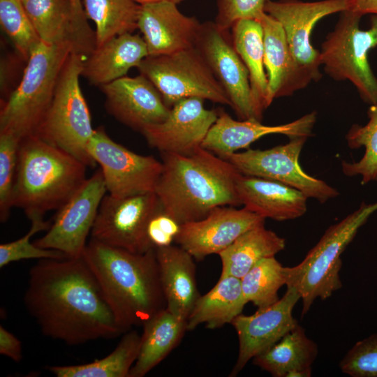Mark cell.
Listing matches in <instances>:
<instances>
[{
  "instance_id": "6da1fadb",
  "label": "cell",
  "mask_w": 377,
  "mask_h": 377,
  "mask_svg": "<svg viewBox=\"0 0 377 377\" xmlns=\"http://www.w3.org/2000/svg\"><path fill=\"white\" fill-rule=\"evenodd\" d=\"M24 302L45 336L68 345L122 334L82 256L40 259L30 269Z\"/></svg>"
},
{
  "instance_id": "7a4b0ae2",
  "label": "cell",
  "mask_w": 377,
  "mask_h": 377,
  "mask_svg": "<svg viewBox=\"0 0 377 377\" xmlns=\"http://www.w3.org/2000/svg\"><path fill=\"white\" fill-rule=\"evenodd\" d=\"M82 257L122 333L166 308L155 249L133 253L91 239Z\"/></svg>"
},
{
  "instance_id": "3957f363",
  "label": "cell",
  "mask_w": 377,
  "mask_h": 377,
  "mask_svg": "<svg viewBox=\"0 0 377 377\" xmlns=\"http://www.w3.org/2000/svg\"><path fill=\"white\" fill-rule=\"evenodd\" d=\"M161 156L154 192L162 209L181 225L202 219L219 207L242 205L237 191L241 173L228 161L202 147L188 154Z\"/></svg>"
},
{
  "instance_id": "277c9868",
  "label": "cell",
  "mask_w": 377,
  "mask_h": 377,
  "mask_svg": "<svg viewBox=\"0 0 377 377\" xmlns=\"http://www.w3.org/2000/svg\"><path fill=\"white\" fill-rule=\"evenodd\" d=\"M87 165L34 135L20 141L13 207L31 221L59 209L83 184Z\"/></svg>"
},
{
  "instance_id": "5b68a950",
  "label": "cell",
  "mask_w": 377,
  "mask_h": 377,
  "mask_svg": "<svg viewBox=\"0 0 377 377\" xmlns=\"http://www.w3.org/2000/svg\"><path fill=\"white\" fill-rule=\"evenodd\" d=\"M72 52L69 44L50 45L42 40L33 49L20 84L1 105L0 132L11 133L20 140L34 134Z\"/></svg>"
},
{
  "instance_id": "8992f818",
  "label": "cell",
  "mask_w": 377,
  "mask_h": 377,
  "mask_svg": "<svg viewBox=\"0 0 377 377\" xmlns=\"http://www.w3.org/2000/svg\"><path fill=\"white\" fill-rule=\"evenodd\" d=\"M377 210V202H363L341 221L329 227L305 258L294 267H284L286 285L293 287L302 302V316L316 299L326 300L342 287L341 255L359 228Z\"/></svg>"
},
{
  "instance_id": "52a82bcc",
  "label": "cell",
  "mask_w": 377,
  "mask_h": 377,
  "mask_svg": "<svg viewBox=\"0 0 377 377\" xmlns=\"http://www.w3.org/2000/svg\"><path fill=\"white\" fill-rule=\"evenodd\" d=\"M85 57L72 52L59 77L52 102L34 135L74 156L87 167L96 165L87 150L94 133L89 110L80 85Z\"/></svg>"
},
{
  "instance_id": "ba28073f",
  "label": "cell",
  "mask_w": 377,
  "mask_h": 377,
  "mask_svg": "<svg viewBox=\"0 0 377 377\" xmlns=\"http://www.w3.org/2000/svg\"><path fill=\"white\" fill-rule=\"evenodd\" d=\"M334 29L321 45L320 61L325 72L336 81H350L362 100L377 103V77L369 62V53L377 46V15L371 17L369 29L362 30V16L345 10Z\"/></svg>"
},
{
  "instance_id": "9c48e42d",
  "label": "cell",
  "mask_w": 377,
  "mask_h": 377,
  "mask_svg": "<svg viewBox=\"0 0 377 377\" xmlns=\"http://www.w3.org/2000/svg\"><path fill=\"white\" fill-rule=\"evenodd\" d=\"M170 108L187 98L231 106L230 99L196 47L170 54L147 56L137 67Z\"/></svg>"
},
{
  "instance_id": "30bf717a",
  "label": "cell",
  "mask_w": 377,
  "mask_h": 377,
  "mask_svg": "<svg viewBox=\"0 0 377 377\" xmlns=\"http://www.w3.org/2000/svg\"><path fill=\"white\" fill-rule=\"evenodd\" d=\"M87 150L100 165L110 195L122 198L154 192L163 164L153 156L136 154L114 142L103 127L94 129Z\"/></svg>"
},
{
  "instance_id": "8fae6325",
  "label": "cell",
  "mask_w": 377,
  "mask_h": 377,
  "mask_svg": "<svg viewBox=\"0 0 377 377\" xmlns=\"http://www.w3.org/2000/svg\"><path fill=\"white\" fill-rule=\"evenodd\" d=\"M307 138H290L285 145L264 150L235 152L225 160L242 175L279 182L323 203L339 193L325 182L309 175L300 165L299 156Z\"/></svg>"
},
{
  "instance_id": "7c38bea8",
  "label": "cell",
  "mask_w": 377,
  "mask_h": 377,
  "mask_svg": "<svg viewBox=\"0 0 377 377\" xmlns=\"http://www.w3.org/2000/svg\"><path fill=\"white\" fill-rule=\"evenodd\" d=\"M161 207L155 192L117 198L103 197L94 223L91 239L133 253H145L151 247L147 228Z\"/></svg>"
},
{
  "instance_id": "4fadbf2b",
  "label": "cell",
  "mask_w": 377,
  "mask_h": 377,
  "mask_svg": "<svg viewBox=\"0 0 377 377\" xmlns=\"http://www.w3.org/2000/svg\"><path fill=\"white\" fill-rule=\"evenodd\" d=\"M106 191L102 172L98 169L57 209L46 234L34 244L61 251L68 258L81 257Z\"/></svg>"
},
{
  "instance_id": "5bb4252c",
  "label": "cell",
  "mask_w": 377,
  "mask_h": 377,
  "mask_svg": "<svg viewBox=\"0 0 377 377\" xmlns=\"http://www.w3.org/2000/svg\"><path fill=\"white\" fill-rule=\"evenodd\" d=\"M347 10V0H266L264 11L283 29L295 59L318 82L322 77L320 51L311 43L312 31L322 18Z\"/></svg>"
},
{
  "instance_id": "9a60e30c",
  "label": "cell",
  "mask_w": 377,
  "mask_h": 377,
  "mask_svg": "<svg viewBox=\"0 0 377 377\" xmlns=\"http://www.w3.org/2000/svg\"><path fill=\"white\" fill-rule=\"evenodd\" d=\"M226 92L231 108L241 120L259 119L256 114L247 68L215 22L202 24L195 46Z\"/></svg>"
},
{
  "instance_id": "2e32d148",
  "label": "cell",
  "mask_w": 377,
  "mask_h": 377,
  "mask_svg": "<svg viewBox=\"0 0 377 377\" xmlns=\"http://www.w3.org/2000/svg\"><path fill=\"white\" fill-rule=\"evenodd\" d=\"M299 300V293L287 286L283 296L272 305L234 318L231 324L237 334L239 351L230 376H237L251 359L269 349L299 324L293 316Z\"/></svg>"
},
{
  "instance_id": "e0dca14e",
  "label": "cell",
  "mask_w": 377,
  "mask_h": 377,
  "mask_svg": "<svg viewBox=\"0 0 377 377\" xmlns=\"http://www.w3.org/2000/svg\"><path fill=\"white\" fill-rule=\"evenodd\" d=\"M265 219L245 207H219L202 219L181 225L175 242L201 260L219 254L249 230L264 225Z\"/></svg>"
},
{
  "instance_id": "ac0fdd59",
  "label": "cell",
  "mask_w": 377,
  "mask_h": 377,
  "mask_svg": "<svg viewBox=\"0 0 377 377\" xmlns=\"http://www.w3.org/2000/svg\"><path fill=\"white\" fill-rule=\"evenodd\" d=\"M218 115L217 110L205 108L202 99L187 98L175 103L163 121L141 133L161 154H188L201 147Z\"/></svg>"
},
{
  "instance_id": "d6986e66",
  "label": "cell",
  "mask_w": 377,
  "mask_h": 377,
  "mask_svg": "<svg viewBox=\"0 0 377 377\" xmlns=\"http://www.w3.org/2000/svg\"><path fill=\"white\" fill-rule=\"evenodd\" d=\"M177 5L170 1L140 5L138 29L149 56L170 54L196 46L202 24L183 14Z\"/></svg>"
},
{
  "instance_id": "ffe728a7",
  "label": "cell",
  "mask_w": 377,
  "mask_h": 377,
  "mask_svg": "<svg viewBox=\"0 0 377 377\" xmlns=\"http://www.w3.org/2000/svg\"><path fill=\"white\" fill-rule=\"evenodd\" d=\"M100 87L105 97L107 111L140 133L163 121L170 112L158 89L142 74L124 76Z\"/></svg>"
},
{
  "instance_id": "44dd1931",
  "label": "cell",
  "mask_w": 377,
  "mask_h": 377,
  "mask_svg": "<svg viewBox=\"0 0 377 377\" xmlns=\"http://www.w3.org/2000/svg\"><path fill=\"white\" fill-rule=\"evenodd\" d=\"M216 121L210 128L201 147L226 159L240 149L270 134H282L290 138H309L316 121L311 112L285 124L267 126L256 119L235 120L223 110H219Z\"/></svg>"
},
{
  "instance_id": "7402d4cb",
  "label": "cell",
  "mask_w": 377,
  "mask_h": 377,
  "mask_svg": "<svg viewBox=\"0 0 377 377\" xmlns=\"http://www.w3.org/2000/svg\"><path fill=\"white\" fill-rule=\"evenodd\" d=\"M40 40L69 44L85 58L96 47V34L76 16L71 0H20Z\"/></svg>"
},
{
  "instance_id": "603a6c76",
  "label": "cell",
  "mask_w": 377,
  "mask_h": 377,
  "mask_svg": "<svg viewBox=\"0 0 377 377\" xmlns=\"http://www.w3.org/2000/svg\"><path fill=\"white\" fill-rule=\"evenodd\" d=\"M263 31L264 64L268 80L267 103L288 96L313 81L295 59L281 24L265 12L257 19Z\"/></svg>"
},
{
  "instance_id": "cb8c5ba5",
  "label": "cell",
  "mask_w": 377,
  "mask_h": 377,
  "mask_svg": "<svg viewBox=\"0 0 377 377\" xmlns=\"http://www.w3.org/2000/svg\"><path fill=\"white\" fill-rule=\"evenodd\" d=\"M237 191L245 208L265 219L291 220L306 212L308 197L277 181L241 174Z\"/></svg>"
},
{
  "instance_id": "d4e9b609",
  "label": "cell",
  "mask_w": 377,
  "mask_h": 377,
  "mask_svg": "<svg viewBox=\"0 0 377 377\" xmlns=\"http://www.w3.org/2000/svg\"><path fill=\"white\" fill-rule=\"evenodd\" d=\"M155 250L166 309L186 321L200 296L194 258L181 246L172 244Z\"/></svg>"
},
{
  "instance_id": "484cf974",
  "label": "cell",
  "mask_w": 377,
  "mask_h": 377,
  "mask_svg": "<svg viewBox=\"0 0 377 377\" xmlns=\"http://www.w3.org/2000/svg\"><path fill=\"white\" fill-rule=\"evenodd\" d=\"M148 55L143 38L127 32L96 47L84 59L82 76L101 87L126 76Z\"/></svg>"
},
{
  "instance_id": "4316f807",
  "label": "cell",
  "mask_w": 377,
  "mask_h": 377,
  "mask_svg": "<svg viewBox=\"0 0 377 377\" xmlns=\"http://www.w3.org/2000/svg\"><path fill=\"white\" fill-rule=\"evenodd\" d=\"M318 354L317 344L297 325L277 343L253 358V363L274 377H309Z\"/></svg>"
},
{
  "instance_id": "83f0119b",
  "label": "cell",
  "mask_w": 377,
  "mask_h": 377,
  "mask_svg": "<svg viewBox=\"0 0 377 377\" xmlns=\"http://www.w3.org/2000/svg\"><path fill=\"white\" fill-rule=\"evenodd\" d=\"M138 357L129 377H143L175 349L186 331V321L171 313L166 308L143 325Z\"/></svg>"
},
{
  "instance_id": "f1b7e54d",
  "label": "cell",
  "mask_w": 377,
  "mask_h": 377,
  "mask_svg": "<svg viewBox=\"0 0 377 377\" xmlns=\"http://www.w3.org/2000/svg\"><path fill=\"white\" fill-rule=\"evenodd\" d=\"M246 303L241 279L220 276L217 283L196 301L186 320L187 331L193 330L203 323L211 330L231 324L242 313Z\"/></svg>"
},
{
  "instance_id": "f546056e",
  "label": "cell",
  "mask_w": 377,
  "mask_h": 377,
  "mask_svg": "<svg viewBox=\"0 0 377 377\" xmlns=\"http://www.w3.org/2000/svg\"><path fill=\"white\" fill-rule=\"evenodd\" d=\"M231 29L232 43L248 70L255 110L261 121L263 111L269 107L263 28L257 20L243 19Z\"/></svg>"
},
{
  "instance_id": "4dcf8cb0",
  "label": "cell",
  "mask_w": 377,
  "mask_h": 377,
  "mask_svg": "<svg viewBox=\"0 0 377 377\" xmlns=\"http://www.w3.org/2000/svg\"><path fill=\"white\" fill-rule=\"evenodd\" d=\"M285 246V239L264 225L251 228L218 254L222 265L220 276L241 279L259 260L274 256Z\"/></svg>"
},
{
  "instance_id": "1f68e13d",
  "label": "cell",
  "mask_w": 377,
  "mask_h": 377,
  "mask_svg": "<svg viewBox=\"0 0 377 377\" xmlns=\"http://www.w3.org/2000/svg\"><path fill=\"white\" fill-rule=\"evenodd\" d=\"M141 335L128 330L115 349L94 362L68 366H52L48 369L57 377H129L139 353Z\"/></svg>"
},
{
  "instance_id": "d6a6232c",
  "label": "cell",
  "mask_w": 377,
  "mask_h": 377,
  "mask_svg": "<svg viewBox=\"0 0 377 377\" xmlns=\"http://www.w3.org/2000/svg\"><path fill=\"white\" fill-rule=\"evenodd\" d=\"M82 5L96 26V47L138 29L140 4L133 0H82Z\"/></svg>"
},
{
  "instance_id": "836d02e7",
  "label": "cell",
  "mask_w": 377,
  "mask_h": 377,
  "mask_svg": "<svg viewBox=\"0 0 377 377\" xmlns=\"http://www.w3.org/2000/svg\"><path fill=\"white\" fill-rule=\"evenodd\" d=\"M367 115L369 121L365 125H353L346 135L350 149L364 147V156L357 162L341 163L343 174L360 175L362 184L377 181V103L370 105Z\"/></svg>"
},
{
  "instance_id": "e575fe53",
  "label": "cell",
  "mask_w": 377,
  "mask_h": 377,
  "mask_svg": "<svg viewBox=\"0 0 377 377\" xmlns=\"http://www.w3.org/2000/svg\"><path fill=\"white\" fill-rule=\"evenodd\" d=\"M284 267L274 256L259 260L242 278V288L246 301L258 309L268 307L280 298L278 292L286 285Z\"/></svg>"
},
{
  "instance_id": "d590c367",
  "label": "cell",
  "mask_w": 377,
  "mask_h": 377,
  "mask_svg": "<svg viewBox=\"0 0 377 377\" xmlns=\"http://www.w3.org/2000/svg\"><path fill=\"white\" fill-rule=\"evenodd\" d=\"M0 23L20 55L27 61L41 40L20 0H0Z\"/></svg>"
},
{
  "instance_id": "8d00e7d4",
  "label": "cell",
  "mask_w": 377,
  "mask_h": 377,
  "mask_svg": "<svg viewBox=\"0 0 377 377\" xmlns=\"http://www.w3.org/2000/svg\"><path fill=\"white\" fill-rule=\"evenodd\" d=\"M20 140L14 135L0 132V220L6 222L13 207V192L15 179Z\"/></svg>"
},
{
  "instance_id": "74e56055",
  "label": "cell",
  "mask_w": 377,
  "mask_h": 377,
  "mask_svg": "<svg viewBox=\"0 0 377 377\" xmlns=\"http://www.w3.org/2000/svg\"><path fill=\"white\" fill-rule=\"evenodd\" d=\"M51 223L44 219L31 221L28 232L15 241L0 245V267L15 261L34 258L63 259L68 258L64 253L54 249H43L31 242V237L36 233L47 230Z\"/></svg>"
},
{
  "instance_id": "f35d334b",
  "label": "cell",
  "mask_w": 377,
  "mask_h": 377,
  "mask_svg": "<svg viewBox=\"0 0 377 377\" xmlns=\"http://www.w3.org/2000/svg\"><path fill=\"white\" fill-rule=\"evenodd\" d=\"M339 368L352 377H377V334L356 342L340 361Z\"/></svg>"
},
{
  "instance_id": "ab89813d",
  "label": "cell",
  "mask_w": 377,
  "mask_h": 377,
  "mask_svg": "<svg viewBox=\"0 0 377 377\" xmlns=\"http://www.w3.org/2000/svg\"><path fill=\"white\" fill-rule=\"evenodd\" d=\"M266 0H217L215 24L227 31L238 20H256L263 13Z\"/></svg>"
},
{
  "instance_id": "60d3db41",
  "label": "cell",
  "mask_w": 377,
  "mask_h": 377,
  "mask_svg": "<svg viewBox=\"0 0 377 377\" xmlns=\"http://www.w3.org/2000/svg\"><path fill=\"white\" fill-rule=\"evenodd\" d=\"M181 224L160 207L152 215L147 228V236L154 249L170 246L175 241Z\"/></svg>"
},
{
  "instance_id": "b9f144b4",
  "label": "cell",
  "mask_w": 377,
  "mask_h": 377,
  "mask_svg": "<svg viewBox=\"0 0 377 377\" xmlns=\"http://www.w3.org/2000/svg\"><path fill=\"white\" fill-rule=\"evenodd\" d=\"M0 353L16 362L22 358L21 341L2 325H0Z\"/></svg>"
},
{
  "instance_id": "7bdbcfd3",
  "label": "cell",
  "mask_w": 377,
  "mask_h": 377,
  "mask_svg": "<svg viewBox=\"0 0 377 377\" xmlns=\"http://www.w3.org/2000/svg\"><path fill=\"white\" fill-rule=\"evenodd\" d=\"M347 10L363 16L377 15V0H347Z\"/></svg>"
},
{
  "instance_id": "ee69618b",
  "label": "cell",
  "mask_w": 377,
  "mask_h": 377,
  "mask_svg": "<svg viewBox=\"0 0 377 377\" xmlns=\"http://www.w3.org/2000/svg\"><path fill=\"white\" fill-rule=\"evenodd\" d=\"M71 3L75 13L78 19L82 22H87V18L86 17L81 0H71Z\"/></svg>"
},
{
  "instance_id": "f6af8a7d",
  "label": "cell",
  "mask_w": 377,
  "mask_h": 377,
  "mask_svg": "<svg viewBox=\"0 0 377 377\" xmlns=\"http://www.w3.org/2000/svg\"><path fill=\"white\" fill-rule=\"evenodd\" d=\"M133 1H135L137 3L141 5V4H144L147 3L156 2V1H170L176 3H179L183 1L184 0H133Z\"/></svg>"
}]
</instances>
